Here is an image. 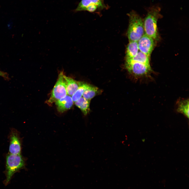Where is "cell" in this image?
Masks as SVG:
<instances>
[{
    "label": "cell",
    "mask_w": 189,
    "mask_h": 189,
    "mask_svg": "<svg viewBox=\"0 0 189 189\" xmlns=\"http://www.w3.org/2000/svg\"><path fill=\"white\" fill-rule=\"evenodd\" d=\"M139 50L138 41H129L126 48L125 60L135 57L138 54Z\"/></svg>",
    "instance_id": "11"
},
{
    "label": "cell",
    "mask_w": 189,
    "mask_h": 189,
    "mask_svg": "<svg viewBox=\"0 0 189 189\" xmlns=\"http://www.w3.org/2000/svg\"><path fill=\"white\" fill-rule=\"evenodd\" d=\"M126 69L130 73L137 77H147L151 71L150 66L136 62H125Z\"/></svg>",
    "instance_id": "5"
},
{
    "label": "cell",
    "mask_w": 189,
    "mask_h": 189,
    "mask_svg": "<svg viewBox=\"0 0 189 189\" xmlns=\"http://www.w3.org/2000/svg\"><path fill=\"white\" fill-rule=\"evenodd\" d=\"M93 5H96L99 8H103L105 6L103 0H82L75 11L86 10L87 7Z\"/></svg>",
    "instance_id": "9"
},
{
    "label": "cell",
    "mask_w": 189,
    "mask_h": 189,
    "mask_svg": "<svg viewBox=\"0 0 189 189\" xmlns=\"http://www.w3.org/2000/svg\"><path fill=\"white\" fill-rule=\"evenodd\" d=\"M78 82V87L72 96L71 98L72 101L74 102L77 101L82 97L85 90L89 85L83 82Z\"/></svg>",
    "instance_id": "16"
},
{
    "label": "cell",
    "mask_w": 189,
    "mask_h": 189,
    "mask_svg": "<svg viewBox=\"0 0 189 189\" xmlns=\"http://www.w3.org/2000/svg\"><path fill=\"white\" fill-rule=\"evenodd\" d=\"M0 76L3 77L5 79L8 80L9 79L8 74L6 72L1 71L0 70Z\"/></svg>",
    "instance_id": "18"
},
{
    "label": "cell",
    "mask_w": 189,
    "mask_h": 189,
    "mask_svg": "<svg viewBox=\"0 0 189 189\" xmlns=\"http://www.w3.org/2000/svg\"><path fill=\"white\" fill-rule=\"evenodd\" d=\"M98 8L97 6L96 5H92L87 7L86 10H87L91 12H93L96 10Z\"/></svg>",
    "instance_id": "17"
},
{
    "label": "cell",
    "mask_w": 189,
    "mask_h": 189,
    "mask_svg": "<svg viewBox=\"0 0 189 189\" xmlns=\"http://www.w3.org/2000/svg\"><path fill=\"white\" fill-rule=\"evenodd\" d=\"M63 71L60 72L57 80L51 92L47 103L51 105L58 100L64 97L67 94L66 83L64 77Z\"/></svg>",
    "instance_id": "3"
},
{
    "label": "cell",
    "mask_w": 189,
    "mask_h": 189,
    "mask_svg": "<svg viewBox=\"0 0 189 189\" xmlns=\"http://www.w3.org/2000/svg\"><path fill=\"white\" fill-rule=\"evenodd\" d=\"M149 58L146 54L139 51L135 57L130 59L125 60V62H138L150 66Z\"/></svg>",
    "instance_id": "13"
},
{
    "label": "cell",
    "mask_w": 189,
    "mask_h": 189,
    "mask_svg": "<svg viewBox=\"0 0 189 189\" xmlns=\"http://www.w3.org/2000/svg\"><path fill=\"white\" fill-rule=\"evenodd\" d=\"M188 99L182 100L178 103L177 111L183 114L187 118L189 117Z\"/></svg>",
    "instance_id": "15"
},
{
    "label": "cell",
    "mask_w": 189,
    "mask_h": 189,
    "mask_svg": "<svg viewBox=\"0 0 189 189\" xmlns=\"http://www.w3.org/2000/svg\"><path fill=\"white\" fill-rule=\"evenodd\" d=\"M160 8L158 7L151 8L143 22L145 34L155 40H157L158 38L157 22L160 17Z\"/></svg>",
    "instance_id": "2"
},
{
    "label": "cell",
    "mask_w": 189,
    "mask_h": 189,
    "mask_svg": "<svg viewBox=\"0 0 189 189\" xmlns=\"http://www.w3.org/2000/svg\"><path fill=\"white\" fill-rule=\"evenodd\" d=\"M64 77L66 82L67 94L70 96H72L78 87V82L71 77L66 76L65 75Z\"/></svg>",
    "instance_id": "10"
},
{
    "label": "cell",
    "mask_w": 189,
    "mask_h": 189,
    "mask_svg": "<svg viewBox=\"0 0 189 189\" xmlns=\"http://www.w3.org/2000/svg\"><path fill=\"white\" fill-rule=\"evenodd\" d=\"M7 177L6 183H8L13 174L23 167L24 165V160L20 154H10L6 158Z\"/></svg>",
    "instance_id": "4"
},
{
    "label": "cell",
    "mask_w": 189,
    "mask_h": 189,
    "mask_svg": "<svg viewBox=\"0 0 189 189\" xmlns=\"http://www.w3.org/2000/svg\"><path fill=\"white\" fill-rule=\"evenodd\" d=\"M57 110L60 113H62L70 109L72 106L73 101L71 96L66 95L55 102Z\"/></svg>",
    "instance_id": "7"
},
{
    "label": "cell",
    "mask_w": 189,
    "mask_h": 189,
    "mask_svg": "<svg viewBox=\"0 0 189 189\" xmlns=\"http://www.w3.org/2000/svg\"><path fill=\"white\" fill-rule=\"evenodd\" d=\"M90 100L81 97L75 102V105L81 111L85 116H86L90 111Z\"/></svg>",
    "instance_id": "12"
},
{
    "label": "cell",
    "mask_w": 189,
    "mask_h": 189,
    "mask_svg": "<svg viewBox=\"0 0 189 189\" xmlns=\"http://www.w3.org/2000/svg\"><path fill=\"white\" fill-rule=\"evenodd\" d=\"M101 92L100 90L97 87L88 85L82 95L83 97L90 100Z\"/></svg>",
    "instance_id": "14"
},
{
    "label": "cell",
    "mask_w": 189,
    "mask_h": 189,
    "mask_svg": "<svg viewBox=\"0 0 189 189\" xmlns=\"http://www.w3.org/2000/svg\"><path fill=\"white\" fill-rule=\"evenodd\" d=\"M21 150L20 142L17 133L13 132L10 137L9 151L10 154H20Z\"/></svg>",
    "instance_id": "8"
},
{
    "label": "cell",
    "mask_w": 189,
    "mask_h": 189,
    "mask_svg": "<svg viewBox=\"0 0 189 189\" xmlns=\"http://www.w3.org/2000/svg\"><path fill=\"white\" fill-rule=\"evenodd\" d=\"M129 22L127 36L129 41H138L144 34L143 22L141 17L135 12L128 14Z\"/></svg>",
    "instance_id": "1"
},
{
    "label": "cell",
    "mask_w": 189,
    "mask_h": 189,
    "mask_svg": "<svg viewBox=\"0 0 189 189\" xmlns=\"http://www.w3.org/2000/svg\"><path fill=\"white\" fill-rule=\"evenodd\" d=\"M138 43L139 51L150 57L155 45V40L144 33Z\"/></svg>",
    "instance_id": "6"
}]
</instances>
